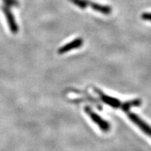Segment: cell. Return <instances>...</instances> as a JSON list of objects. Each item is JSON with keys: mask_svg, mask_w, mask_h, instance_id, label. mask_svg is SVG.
Masks as SVG:
<instances>
[{"mask_svg": "<svg viewBox=\"0 0 151 151\" xmlns=\"http://www.w3.org/2000/svg\"><path fill=\"white\" fill-rule=\"evenodd\" d=\"M141 104H142L141 100L139 99L132 100V101H127L122 104L120 109H121L124 112L127 113L128 111H129V109L131 108L139 106L141 105Z\"/></svg>", "mask_w": 151, "mask_h": 151, "instance_id": "7", "label": "cell"}, {"mask_svg": "<svg viewBox=\"0 0 151 151\" xmlns=\"http://www.w3.org/2000/svg\"><path fill=\"white\" fill-rule=\"evenodd\" d=\"M84 110L86 114L90 117V118L91 119L94 123L97 124L101 131L104 132H108L110 130L111 125L109 123V122L104 120L101 117H100L99 115L97 114L95 112H94L90 106H87L84 108Z\"/></svg>", "mask_w": 151, "mask_h": 151, "instance_id": "1", "label": "cell"}, {"mask_svg": "<svg viewBox=\"0 0 151 151\" xmlns=\"http://www.w3.org/2000/svg\"><path fill=\"white\" fill-rule=\"evenodd\" d=\"M126 113H127L128 118L133 123H134L138 127L140 128L141 131H143L145 134L151 137V127H150L146 122L141 120L137 115L134 114V113L129 112V111H128Z\"/></svg>", "mask_w": 151, "mask_h": 151, "instance_id": "2", "label": "cell"}, {"mask_svg": "<svg viewBox=\"0 0 151 151\" xmlns=\"http://www.w3.org/2000/svg\"><path fill=\"white\" fill-rule=\"evenodd\" d=\"M141 18L143 20H147V21L151 22V13H143L141 14Z\"/></svg>", "mask_w": 151, "mask_h": 151, "instance_id": "10", "label": "cell"}, {"mask_svg": "<svg viewBox=\"0 0 151 151\" xmlns=\"http://www.w3.org/2000/svg\"><path fill=\"white\" fill-rule=\"evenodd\" d=\"M71 3L79 7V8L84 9L89 6V0H69Z\"/></svg>", "mask_w": 151, "mask_h": 151, "instance_id": "8", "label": "cell"}, {"mask_svg": "<svg viewBox=\"0 0 151 151\" xmlns=\"http://www.w3.org/2000/svg\"><path fill=\"white\" fill-rule=\"evenodd\" d=\"M89 6L97 12L101 13L104 15H109L112 12V8L109 5H103L100 4L93 2L89 0Z\"/></svg>", "mask_w": 151, "mask_h": 151, "instance_id": "6", "label": "cell"}, {"mask_svg": "<svg viewBox=\"0 0 151 151\" xmlns=\"http://www.w3.org/2000/svg\"><path fill=\"white\" fill-rule=\"evenodd\" d=\"M94 92H97V94L99 96L101 101L104 103H105L106 104L109 105V106L113 107V108L115 109H120L122 103L120 100L115 97H112L109 95H106V94H105L103 92H101V90L97 89V88H94Z\"/></svg>", "mask_w": 151, "mask_h": 151, "instance_id": "4", "label": "cell"}, {"mask_svg": "<svg viewBox=\"0 0 151 151\" xmlns=\"http://www.w3.org/2000/svg\"><path fill=\"white\" fill-rule=\"evenodd\" d=\"M83 43V40L81 38H77V39H74V40L71 41V42L67 43L65 46H63L60 48H59L58 53L64 54L70 51V50H73V49L80 48L81 46H82Z\"/></svg>", "mask_w": 151, "mask_h": 151, "instance_id": "5", "label": "cell"}, {"mask_svg": "<svg viewBox=\"0 0 151 151\" xmlns=\"http://www.w3.org/2000/svg\"><path fill=\"white\" fill-rule=\"evenodd\" d=\"M6 6H8L9 7H16L19 5L18 0H2Z\"/></svg>", "mask_w": 151, "mask_h": 151, "instance_id": "9", "label": "cell"}, {"mask_svg": "<svg viewBox=\"0 0 151 151\" xmlns=\"http://www.w3.org/2000/svg\"><path fill=\"white\" fill-rule=\"evenodd\" d=\"M1 10H2V12L4 15L6 19L7 23H8L9 29H10L11 32L14 34L18 32V25L16 21L14 14L11 11L10 9H9V6L4 5L3 6H1Z\"/></svg>", "mask_w": 151, "mask_h": 151, "instance_id": "3", "label": "cell"}]
</instances>
